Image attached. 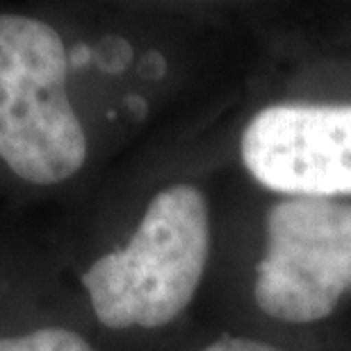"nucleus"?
<instances>
[{
	"mask_svg": "<svg viewBox=\"0 0 351 351\" xmlns=\"http://www.w3.org/2000/svg\"><path fill=\"white\" fill-rule=\"evenodd\" d=\"M94 62L105 73H121L132 62V46L121 37H105L94 51Z\"/></svg>",
	"mask_w": 351,
	"mask_h": 351,
	"instance_id": "423d86ee",
	"label": "nucleus"
},
{
	"mask_svg": "<svg viewBox=\"0 0 351 351\" xmlns=\"http://www.w3.org/2000/svg\"><path fill=\"white\" fill-rule=\"evenodd\" d=\"M165 71H167V62H165L162 55L156 53V51L144 55V62H142V66H139V73L146 75V78H162Z\"/></svg>",
	"mask_w": 351,
	"mask_h": 351,
	"instance_id": "6e6552de",
	"label": "nucleus"
},
{
	"mask_svg": "<svg viewBox=\"0 0 351 351\" xmlns=\"http://www.w3.org/2000/svg\"><path fill=\"white\" fill-rule=\"evenodd\" d=\"M66 71L69 53L55 27L0 14V158L34 185L71 178L87 158Z\"/></svg>",
	"mask_w": 351,
	"mask_h": 351,
	"instance_id": "f03ea898",
	"label": "nucleus"
},
{
	"mask_svg": "<svg viewBox=\"0 0 351 351\" xmlns=\"http://www.w3.org/2000/svg\"><path fill=\"white\" fill-rule=\"evenodd\" d=\"M242 160L261 185L294 199L351 192V105H271L242 135Z\"/></svg>",
	"mask_w": 351,
	"mask_h": 351,
	"instance_id": "20e7f679",
	"label": "nucleus"
},
{
	"mask_svg": "<svg viewBox=\"0 0 351 351\" xmlns=\"http://www.w3.org/2000/svg\"><path fill=\"white\" fill-rule=\"evenodd\" d=\"M0 351H94L85 338L66 328H41L23 338L0 340Z\"/></svg>",
	"mask_w": 351,
	"mask_h": 351,
	"instance_id": "39448f33",
	"label": "nucleus"
},
{
	"mask_svg": "<svg viewBox=\"0 0 351 351\" xmlns=\"http://www.w3.org/2000/svg\"><path fill=\"white\" fill-rule=\"evenodd\" d=\"M351 290V206L287 199L267 217L256 304L269 317L306 324L333 313Z\"/></svg>",
	"mask_w": 351,
	"mask_h": 351,
	"instance_id": "7ed1b4c3",
	"label": "nucleus"
},
{
	"mask_svg": "<svg viewBox=\"0 0 351 351\" xmlns=\"http://www.w3.org/2000/svg\"><path fill=\"white\" fill-rule=\"evenodd\" d=\"M125 105L132 110V114H135V117H144L146 114V103L139 96H128V98H125Z\"/></svg>",
	"mask_w": 351,
	"mask_h": 351,
	"instance_id": "9d476101",
	"label": "nucleus"
},
{
	"mask_svg": "<svg viewBox=\"0 0 351 351\" xmlns=\"http://www.w3.org/2000/svg\"><path fill=\"white\" fill-rule=\"evenodd\" d=\"M210 221L203 194L176 185L149 203L123 249L82 274L91 308L110 328L169 324L185 311L206 271Z\"/></svg>",
	"mask_w": 351,
	"mask_h": 351,
	"instance_id": "f257e3e1",
	"label": "nucleus"
},
{
	"mask_svg": "<svg viewBox=\"0 0 351 351\" xmlns=\"http://www.w3.org/2000/svg\"><path fill=\"white\" fill-rule=\"evenodd\" d=\"M91 60H94V51H91V48H89L87 44L73 46V51L69 53V66L82 69V66H87Z\"/></svg>",
	"mask_w": 351,
	"mask_h": 351,
	"instance_id": "1a4fd4ad",
	"label": "nucleus"
},
{
	"mask_svg": "<svg viewBox=\"0 0 351 351\" xmlns=\"http://www.w3.org/2000/svg\"><path fill=\"white\" fill-rule=\"evenodd\" d=\"M203 351H278V349L249 338H230V335H223V338L213 342V345L206 347Z\"/></svg>",
	"mask_w": 351,
	"mask_h": 351,
	"instance_id": "0eeeda50",
	"label": "nucleus"
}]
</instances>
